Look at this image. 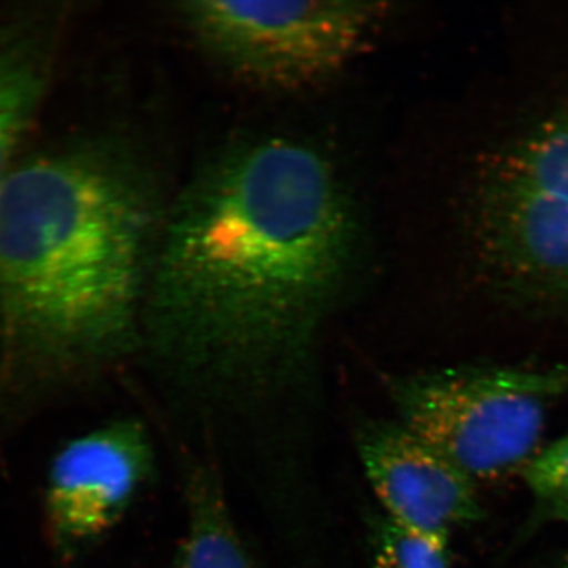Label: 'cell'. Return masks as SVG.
<instances>
[{"instance_id": "ba28073f", "label": "cell", "mask_w": 568, "mask_h": 568, "mask_svg": "<svg viewBox=\"0 0 568 568\" xmlns=\"http://www.w3.org/2000/svg\"><path fill=\"white\" fill-rule=\"evenodd\" d=\"M54 50L51 14L0 13V185L39 111Z\"/></svg>"}, {"instance_id": "52a82bcc", "label": "cell", "mask_w": 568, "mask_h": 568, "mask_svg": "<svg viewBox=\"0 0 568 568\" xmlns=\"http://www.w3.org/2000/svg\"><path fill=\"white\" fill-rule=\"evenodd\" d=\"M151 466V444L136 422L112 425L63 448L52 465L48 495L59 540L85 544L110 529Z\"/></svg>"}, {"instance_id": "7c38bea8", "label": "cell", "mask_w": 568, "mask_h": 568, "mask_svg": "<svg viewBox=\"0 0 568 568\" xmlns=\"http://www.w3.org/2000/svg\"><path fill=\"white\" fill-rule=\"evenodd\" d=\"M536 568H568V548L552 556V558L545 560L541 566Z\"/></svg>"}, {"instance_id": "6da1fadb", "label": "cell", "mask_w": 568, "mask_h": 568, "mask_svg": "<svg viewBox=\"0 0 568 568\" xmlns=\"http://www.w3.org/2000/svg\"><path fill=\"white\" fill-rule=\"evenodd\" d=\"M358 222L327 153L294 138L220 153L175 204L142 320L203 448L278 446L317 405V346L354 267ZM295 444V440H294Z\"/></svg>"}, {"instance_id": "277c9868", "label": "cell", "mask_w": 568, "mask_h": 568, "mask_svg": "<svg viewBox=\"0 0 568 568\" xmlns=\"http://www.w3.org/2000/svg\"><path fill=\"white\" fill-rule=\"evenodd\" d=\"M474 231L481 260L511 297L568 308V106L489 164Z\"/></svg>"}, {"instance_id": "8992f818", "label": "cell", "mask_w": 568, "mask_h": 568, "mask_svg": "<svg viewBox=\"0 0 568 568\" xmlns=\"http://www.w3.org/2000/svg\"><path fill=\"white\" fill-rule=\"evenodd\" d=\"M383 515L420 536L450 541L484 517L477 485L398 420H366L355 435Z\"/></svg>"}, {"instance_id": "7a4b0ae2", "label": "cell", "mask_w": 568, "mask_h": 568, "mask_svg": "<svg viewBox=\"0 0 568 568\" xmlns=\"http://www.w3.org/2000/svg\"><path fill=\"white\" fill-rule=\"evenodd\" d=\"M153 227L151 189L114 148L14 164L0 185V320L51 354L125 345L144 312Z\"/></svg>"}, {"instance_id": "8fae6325", "label": "cell", "mask_w": 568, "mask_h": 568, "mask_svg": "<svg viewBox=\"0 0 568 568\" xmlns=\"http://www.w3.org/2000/svg\"><path fill=\"white\" fill-rule=\"evenodd\" d=\"M369 568H452L448 541L420 536L381 514L369 534Z\"/></svg>"}, {"instance_id": "30bf717a", "label": "cell", "mask_w": 568, "mask_h": 568, "mask_svg": "<svg viewBox=\"0 0 568 568\" xmlns=\"http://www.w3.org/2000/svg\"><path fill=\"white\" fill-rule=\"evenodd\" d=\"M521 477L532 500V525L568 526V433L541 448Z\"/></svg>"}, {"instance_id": "3957f363", "label": "cell", "mask_w": 568, "mask_h": 568, "mask_svg": "<svg viewBox=\"0 0 568 568\" xmlns=\"http://www.w3.org/2000/svg\"><path fill=\"white\" fill-rule=\"evenodd\" d=\"M399 424L474 484L523 476L540 454L552 406L568 395V364L467 365L387 379Z\"/></svg>"}, {"instance_id": "9c48e42d", "label": "cell", "mask_w": 568, "mask_h": 568, "mask_svg": "<svg viewBox=\"0 0 568 568\" xmlns=\"http://www.w3.org/2000/svg\"><path fill=\"white\" fill-rule=\"evenodd\" d=\"M185 496L189 519L175 568H257L235 521L222 470L207 459L193 462Z\"/></svg>"}, {"instance_id": "5b68a950", "label": "cell", "mask_w": 568, "mask_h": 568, "mask_svg": "<svg viewBox=\"0 0 568 568\" xmlns=\"http://www.w3.org/2000/svg\"><path fill=\"white\" fill-rule=\"evenodd\" d=\"M387 14L386 3L355 0H197L179 7L183 26L212 61L275 92L304 91L342 73Z\"/></svg>"}]
</instances>
